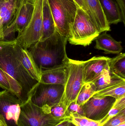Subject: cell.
Instances as JSON below:
<instances>
[{"mask_svg": "<svg viewBox=\"0 0 125 126\" xmlns=\"http://www.w3.org/2000/svg\"><path fill=\"white\" fill-rule=\"evenodd\" d=\"M15 41H0V68L6 75L11 92L22 105L31 98L39 82L30 76L19 60L15 49Z\"/></svg>", "mask_w": 125, "mask_h": 126, "instance_id": "obj_1", "label": "cell"}, {"mask_svg": "<svg viewBox=\"0 0 125 126\" xmlns=\"http://www.w3.org/2000/svg\"><path fill=\"white\" fill-rule=\"evenodd\" d=\"M67 41L56 31L49 37L32 45L28 51L41 71L57 68L68 63Z\"/></svg>", "mask_w": 125, "mask_h": 126, "instance_id": "obj_2", "label": "cell"}, {"mask_svg": "<svg viewBox=\"0 0 125 126\" xmlns=\"http://www.w3.org/2000/svg\"><path fill=\"white\" fill-rule=\"evenodd\" d=\"M100 33L86 13L80 7H77L68 38L69 43L73 45L86 46L90 45Z\"/></svg>", "mask_w": 125, "mask_h": 126, "instance_id": "obj_3", "label": "cell"}, {"mask_svg": "<svg viewBox=\"0 0 125 126\" xmlns=\"http://www.w3.org/2000/svg\"><path fill=\"white\" fill-rule=\"evenodd\" d=\"M67 119L54 117L51 111L37 106L30 99L21 107L18 126H56Z\"/></svg>", "mask_w": 125, "mask_h": 126, "instance_id": "obj_4", "label": "cell"}, {"mask_svg": "<svg viewBox=\"0 0 125 126\" xmlns=\"http://www.w3.org/2000/svg\"><path fill=\"white\" fill-rule=\"evenodd\" d=\"M56 30L68 38L75 19L77 6L73 0H48Z\"/></svg>", "mask_w": 125, "mask_h": 126, "instance_id": "obj_5", "label": "cell"}, {"mask_svg": "<svg viewBox=\"0 0 125 126\" xmlns=\"http://www.w3.org/2000/svg\"><path fill=\"white\" fill-rule=\"evenodd\" d=\"M83 63V61L69 58L68 74L61 100L67 109L72 102L76 101L84 84Z\"/></svg>", "mask_w": 125, "mask_h": 126, "instance_id": "obj_6", "label": "cell"}, {"mask_svg": "<svg viewBox=\"0 0 125 126\" xmlns=\"http://www.w3.org/2000/svg\"><path fill=\"white\" fill-rule=\"evenodd\" d=\"M43 0H37L31 19L23 31L15 38L17 43L28 49L41 40L42 34V9Z\"/></svg>", "mask_w": 125, "mask_h": 126, "instance_id": "obj_7", "label": "cell"}, {"mask_svg": "<svg viewBox=\"0 0 125 126\" xmlns=\"http://www.w3.org/2000/svg\"><path fill=\"white\" fill-rule=\"evenodd\" d=\"M64 91L63 85L39 83L30 99L37 106L51 111L52 107L61 101Z\"/></svg>", "mask_w": 125, "mask_h": 126, "instance_id": "obj_8", "label": "cell"}, {"mask_svg": "<svg viewBox=\"0 0 125 126\" xmlns=\"http://www.w3.org/2000/svg\"><path fill=\"white\" fill-rule=\"evenodd\" d=\"M23 0H0V41L14 40L17 15Z\"/></svg>", "mask_w": 125, "mask_h": 126, "instance_id": "obj_9", "label": "cell"}, {"mask_svg": "<svg viewBox=\"0 0 125 126\" xmlns=\"http://www.w3.org/2000/svg\"><path fill=\"white\" fill-rule=\"evenodd\" d=\"M21 105L20 100L10 91L0 92V116L7 126H18Z\"/></svg>", "mask_w": 125, "mask_h": 126, "instance_id": "obj_10", "label": "cell"}, {"mask_svg": "<svg viewBox=\"0 0 125 126\" xmlns=\"http://www.w3.org/2000/svg\"><path fill=\"white\" fill-rule=\"evenodd\" d=\"M116 101L115 98L110 96H92L82 106L84 116L101 122L108 114Z\"/></svg>", "mask_w": 125, "mask_h": 126, "instance_id": "obj_11", "label": "cell"}, {"mask_svg": "<svg viewBox=\"0 0 125 126\" xmlns=\"http://www.w3.org/2000/svg\"><path fill=\"white\" fill-rule=\"evenodd\" d=\"M111 59L108 57L95 56L83 61L84 84L94 83L103 71L108 66Z\"/></svg>", "mask_w": 125, "mask_h": 126, "instance_id": "obj_12", "label": "cell"}, {"mask_svg": "<svg viewBox=\"0 0 125 126\" xmlns=\"http://www.w3.org/2000/svg\"><path fill=\"white\" fill-rule=\"evenodd\" d=\"M88 15L100 33L111 31L99 0H83Z\"/></svg>", "mask_w": 125, "mask_h": 126, "instance_id": "obj_13", "label": "cell"}, {"mask_svg": "<svg viewBox=\"0 0 125 126\" xmlns=\"http://www.w3.org/2000/svg\"><path fill=\"white\" fill-rule=\"evenodd\" d=\"M14 48L18 58L29 75L33 79L39 82L41 78V70L35 63L28 49L19 45L16 40Z\"/></svg>", "mask_w": 125, "mask_h": 126, "instance_id": "obj_14", "label": "cell"}, {"mask_svg": "<svg viewBox=\"0 0 125 126\" xmlns=\"http://www.w3.org/2000/svg\"><path fill=\"white\" fill-rule=\"evenodd\" d=\"M68 63L54 69L41 70L39 83L46 84H60L65 86L68 74Z\"/></svg>", "mask_w": 125, "mask_h": 126, "instance_id": "obj_15", "label": "cell"}, {"mask_svg": "<svg viewBox=\"0 0 125 126\" xmlns=\"http://www.w3.org/2000/svg\"><path fill=\"white\" fill-rule=\"evenodd\" d=\"M107 32L100 34L95 39L96 45L95 48L103 50L105 54H116L121 53L123 50L122 42L115 40Z\"/></svg>", "mask_w": 125, "mask_h": 126, "instance_id": "obj_16", "label": "cell"}, {"mask_svg": "<svg viewBox=\"0 0 125 126\" xmlns=\"http://www.w3.org/2000/svg\"><path fill=\"white\" fill-rule=\"evenodd\" d=\"M34 5L23 0L19 8L15 23V32L21 33L29 23L34 10Z\"/></svg>", "mask_w": 125, "mask_h": 126, "instance_id": "obj_17", "label": "cell"}, {"mask_svg": "<svg viewBox=\"0 0 125 126\" xmlns=\"http://www.w3.org/2000/svg\"><path fill=\"white\" fill-rule=\"evenodd\" d=\"M103 13L109 25L122 22L121 11L115 0H99Z\"/></svg>", "mask_w": 125, "mask_h": 126, "instance_id": "obj_18", "label": "cell"}, {"mask_svg": "<svg viewBox=\"0 0 125 126\" xmlns=\"http://www.w3.org/2000/svg\"><path fill=\"white\" fill-rule=\"evenodd\" d=\"M93 83L96 87V92L125 84V79L112 73L109 71L108 65L103 71L98 79Z\"/></svg>", "mask_w": 125, "mask_h": 126, "instance_id": "obj_19", "label": "cell"}, {"mask_svg": "<svg viewBox=\"0 0 125 126\" xmlns=\"http://www.w3.org/2000/svg\"><path fill=\"white\" fill-rule=\"evenodd\" d=\"M56 26L48 0H43L42 9V34L40 40H45L56 32Z\"/></svg>", "mask_w": 125, "mask_h": 126, "instance_id": "obj_20", "label": "cell"}, {"mask_svg": "<svg viewBox=\"0 0 125 126\" xmlns=\"http://www.w3.org/2000/svg\"><path fill=\"white\" fill-rule=\"evenodd\" d=\"M109 71L112 74L125 79V54L121 52L109 63Z\"/></svg>", "mask_w": 125, "mask_h": 126, "instance_id": "obj_21", "label": "cell"}, {"mask_svg": "<svg viewBox=\"0 0 125 126\" xmlns=\"http://www.w3.org/2000/svg\"><path fill=\"white\" fill-rule=\"evenodd\" d=\"M96 92V87L92 83L84 84L76 100L77 104L83 106Z\"/></svg>", "mask_w": 125, "mask_h": 126, "instance_id": "obj_22", "label": "cell"}, {"mask_svg": "<svg viewBox=\"0 0 125 126\" xmlns=\"http://www.w3.org/2000/svg\"><path fill=\"white\" fill-rule=\"evenodd\" d=\"M92 96H110L118 100L125 96V84L96 92Z\"/></svg>", "mask_w": 125, "mask_h": 126, "instance_id": "obj_23", "label": "cell"}, {"mask_svg": "<svg viewBox=\"0 0 125 126\" xmlns=\"http://www.w3.org/2000/svg\"><path fill=\"white\" fill-rule=\"evenodd\" d=\"M67 119L76 126H102L100 121L91 120L77 113L70 114Z\"/></svg>", "mask_w": 125, "mask_h": 126, "instance_id": "obj_24", "label": "cell"}, {"mask_svg": "<svg viewBox=\"0 0 125 126\" xmlns=\"http://www.w3.org/2000/svg\"><path fill=\"white\" fill-rule=\"evenodd\" d=\"M125 109V96L116 100L106 116L101 121L102 126L112 118Z\"/></svg>", "mask_w": 125, "mask_h": 126, "instance_id": "obj_25", "label": "cell"}, {"mask_svg": "<svg viewBox=\"0 0 125 126\" xmlns=\"http://www.w3.org/2000/svg\"><path fill=\"white\" fill-rule=\"evenodd\" d=\"M51 113L56 118H67L68 117L67 108L61 101L51 108Z\"/></svg>", "mask_w": 125, "mask_h": 126, "instance_id": "obj_26", "label": "cell"}, {"mask_svg": "<svg viewBox=\"0 0 125 126\" xmlns=\"http://www.w3.org/2000/svg\"><path fill=\"white\" fill-rule=\"evenodd\" d=\"M125 123V109L109 120L102 126H117Z\"/></svg>", "mask_w": 125, "mask_h": 126, "instance_id": "obj_27", "label": "cell"}, {"mask_svg": "<svg viewBox=\"0 0 125 126\" xmlns=\"http://www.w3.org/2000/svg\"><path fill=\"white\" fill-rule=\"evenodd\" d=\"M67 113L68 117L70 114L75 113H77L80 115L84 116L82 106L77 104L76 101L72 102L69 105L67 109Z\"/></svg>", "mask_w": 125, "mask_h": 126, "instance_id": "obj_28", "label": "cell"}, {"mask_svg": "<svg viewBox=\"0 0 125 126\" xmlns=\"http://www.w3.org/2000/svg\"><path fill=\"white\" fill-rule=\"evenodd\" d=\"M0 87L11 92V87L6 75L0 68Z\"/></svg>", "mask_w": 125, "mask_h": 126, "instance_id": "obj_29", "label": "cell"}, {"mask_svg": "<svg viewBox=\"0 0 125 126\" xmlns=\"http://www.w3.org/2000/svg\"><path fill=\"white\" fill-rule=\"evenodd\" d=\"M119 4L121 11L122 22L125 26V0H115Z\"/></svg>", "mask_w": 125, "mask_h": 126, "instance_id": "obj_30", "label": "cell"}, {"mask_svg": "<svg viewBox=\"0 0 125 126\" xmlns=\"http://www.w3.org/2000/svg\"><path fill=\"white\" fill-rule=\"evenodd\" d=\"M73 0L74 1L75 3L76 4L78 7H80L81 9H83L88 15L87 10L86 7H85L83 0Z\"/></svg>", "mask_w": 125, "mask_h": 126, "instance_id": "obj_31", "label": "cell"}, {"mask_svg": "<svg viewBox=\"0 0 125 126\" xmlns=\"http://www.w3.org/2000/svg\"><path fill=\"white\" fill-rule=\"evenodd\" d=\"M72 124V123H71L69 120H67V119L58 125L56 126H70Z\"/></svg>", "mask_w": 125, "mask_h": 126, "instance_id": "obj_32", "label": "cell"}, {"mask_svg": "<svg viewBox=\"0 0 125 126\" xmlns=\"http://www.w3.org/2000/svg\"><path fill=\"white\" fill-rule=\"evenodd\" d=\"M0 126H7L4 119L0 116Z\"/></svg>", "mask_w": 125, "mask_h": 126, "instance_id": "obj_33", "label": "cell"}, {"mask_svg": "<svg viewBox=\"0 0 125 126\" xmlns=\"http://www.w3.org/2000/svg\"><path fill=\"white\" fill-rule=\"evenodd\" d=\"M26 1H27L28 3H30L34 5L36 3V1L37 0H25Z\"/></svg>", "mask_w": 125, "mask_h": 126, "instance_id": "obj_34", "label": "cell"}, {"mask_svg": "<svg viewBox=\"0 0 125 126\" xmlns=\"http://www.w3.org/2000/svg\"><path fill=\"white\" fill-rule=\"evenodd\" d=\"M125 126V123L122 124H120V125H119V126Z\"/></svg>", "mask_w": 125, "mask_h": 126, "instance_id": "obj_35", "label": "cell"}, {"mask_svg": "<svg viewBox=\"0 0 125 126\" xmlns=\"http://www.w3.org/2000/svg\"><path fill=\"white\" fill-rule=\"evenodd\" d=\"M75 126V125H73V124H72V125H71V126Z\"/></svg>", "mask_w": 125, "mask_h": 126, "instance_id": "obj_36", "label": "cell"}]
</instances>
